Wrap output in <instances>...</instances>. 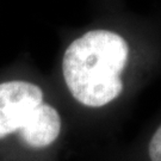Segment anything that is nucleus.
I'll use <instances>...</instances> for the list:
<instances>
[{
    "instance_id": "nucleus-1",
    "label": "nucleus",
    "mask_w": 161,
    "mask_h": 161,
    "mask_svg": "<svg viewBox=\"0 0 161 161\" xmlns=\"http://www.w3.org/2000/svg\"><path fill=\"white\" fill-rule=\"evenodd\" d=\"M129 58V46L121 35L92 30L66 49L62 72L72 96L88 108H102L123 91L122 72Z\"/></svg>"
},
{
    "instance_id": "nucleus-2",
    "label": "nucleus",
    "mask_w": 161,
    "mask_h": 161,
    "mask_svg": "<svg viewBox=\"0 0 161 161\" xmlns=\"http://www.w3.org/2000/svg\"><path fill=\"white\" fill-rule=\"evenodd\" d=\"M43 103V91L28 81L0 84V138L19 131L35 109Z\"/></svg>"
},
{
    "instance_id": "nucleus-3",
    "label": "nucleus",
    "mask_w": 161,
    "mask_h": 161,
    "mask_svg": "<svg viewBox=\"0 0 161 161\" xmlns=\"http://www.w3.org/2000/svg\"><path fill=\"white\" fill-rule=\"evenodd\" d=\"M61 131V117L58 110L49 104L42 103L30 116L20 130V137L34 148H43L52 144Z\"/></svg>"
},
{
    "instance_id": "nucleus-4",
    "label": "nucleus",
    "mask_w": 161,
    "mask_h": 161,
    "mask_svg": "<svg viewBox=\"0 0 161 161\" xmlns=\"http://www.w3.org/2000/svg\"><path fill=\"white\" fill-rule=\"evenodd\" d=\"M150 161H161V125L154 132L148 146Z\"/></svg>"
}]
</instances>
